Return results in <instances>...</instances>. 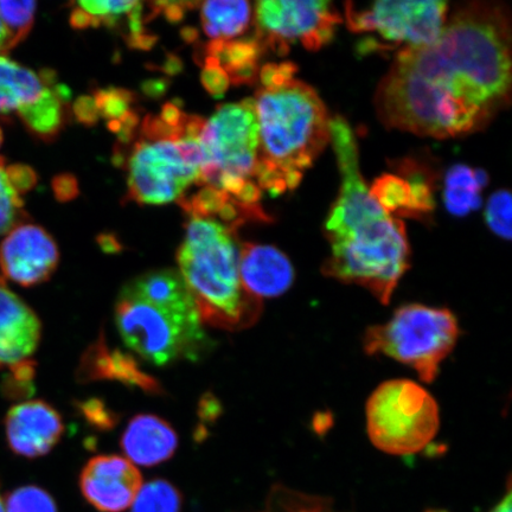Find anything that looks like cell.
<instances>
[{"label":"cell","mask_w":512,"mask_h":512,"mask_svg":"<svg viewBox=\"0 0 512 512\" xmlns=\"http://www.w3.org/2000/svg\"><path fill=\"white\" fill-rule=\"evenodd\" d=\"M510 88L509 12L471 3L447 18L433 42L400 51L375 105L390 128L445 139L482 127L507 104Z\"/></svg>","instance_id":"6da1fadb"},{"label":"cell","mask_w":512,"mask_h":512,"mask_svg":"<svg viewBox=\"0 0 512 512\" xmlns=\"http://www.w3.org/2000/svg\"><path fill=\"white\" fill-rule=\"evenodd\" d=\"M330 143L341 190L325 223L331 255L323 272L342 283L367 288L387 305L409 267L411 248L405 224L371 196L360 169L354 131L341 117L331 119Z\"/></svg>","instance_id":"7a4b0ae2"},{"label":"cell","mask_w":512,"mask_h":512,"mask_svg":"<svg viewBox=\"0 0 512 512\" xmlns=\"http://www.w3.org/2000/svg\"><path fill=\"white\" fill-rule=\"evenodd\" d=\"M296 72L290 62L266 64L254 99L260 132L255 182L273 197L296 189L330 143L329 113Z\"/></svg>","instance_id":"3957f363"},{"label":"cell","mask_w":512,"mask_h":512,"mask_svg":"<svg viewBox=\"0 0 512 512\" xmlns=\"http://www.w3.org/2000/svg\"><path fill=\"white\" fill-rule=\"evenodd\" d=\"M115 323L125 344L158 367L197 361L209 337L178 272H147L127 283L115 303Z\"/></svg>","instance_id":"277c9868"},{"label":"cell","mask_w":512,"mask_h":512,"mask_svg":"<svg viewBox=\"0 0 512 512\" xmlns=\"http://www.w3.org/2000/svg\"><path fill=\"white\" fill-rule=\"evenodd\" d=\"M177 262L203 324L240 331L259 319L261 299L241 283L234 229L213 219L189 217Z\"/></svg>","instance_id":"5b68a950"},{"label":"cell","mask_w":512,"mask_h":512,"mask_svg":"<svg viewBox=\"0 0 512 512\" xmlns=\"http://www.w3.org/2000/svg\"><path fill=\"white\" fill-rule=\"evenodd\" d=\"M458 337V320L450 310L409 304L396 310L386 324L370 326L363 347L369 355L382 354L407 364L422 381L431 383Z\"/></svg>","instance_id":"8992f818"},{"label":"cell","mask_w":512,"mask_h":512,"mask_svg":"<svg viewBox=\"0 0 512 512\" xmlns=\"http://www.w3.org/2000/svg\"><path fill=\"white\" fill-rule=\"evenodd\" d=\"M439 425L438 403L413 381L384 382L367 403L371 443L393 456H412L424 450L437 435Z\"/></svg>","instance_id":"52a82bcc"},{"label":"cell","mask_w":512,"mask_h":512,"mask_svg":"<svg viewBox=\"0 0 512 512\" xmlns=\"http://www.w3.org/2000/svg\"><path fill=\"white\" fill-rule=\"evenodd\" d=\"M200 142L206 157L201 185L216 187L221 177L255 182L260 132L254 99L217 107L204 124Z\"/></svg>","instance_id":"ba28073f"},{"label":"cell","mask_w":512,"mask_h":512,"mask_svg":"<svg viewBox=\"0 0 512 512\" xmlns=\"http://www.w3.org/2000/svg\"><path fill=\"white\" fill-rule=\"evenodd\" d=\"M445 2H375L364 6L348 3L345 18L357 34L381 38L377 48H419L440 35L447 22Z\"/></svg>","instance_id":"9c48e42d"},{"label":"cell","mask_w":512,"mask_h":512,"mask_svg":"<svg viewBox=\"0 0 512 512\" xmlns=\"http://www.w3.org/2000/svg\"><path fill=\"white\" fill-rule=\"evenodd\" d=\"M341 23L334 5L325 0H264L255 5L256 34L265 51L287 53L292 44L318 50L328 44Z\"/></svg>","instance_id":"30bf717a"},{"label":"cell","mask_w":512,"mask_h":512,"mask_svg":"<svg viewBox=\"0 0 512 512\" xmlns=\"http://www.w3.org/2000/svg\"><path fill=\"white\" fill-rule=\"evenodd\" d=\"M202 172L185 158L178 140H142L128 159V198L144 206L182 200Z\"/></svg>","instance_id":"8fae6325"},{"label":"cell","mask_w":512,"mask_h":512,"mask_svg":"<svg viewBox=\"0 0 512 512\" xmlns=\"http://www.w3.org/2000/svg\"><path fill=\"white\" fill-rule=\"evenodd\" d=\"M56 75L40 74L0 55V113L16 114L31 133L51 142L64 125V106L55 92Z\"/></svg>","instance_id":"7c38bea8"},{"label":"cell","mask_w":512,"mask_h":512,"mask_svg":"<svg viewBox=\"0 0 512 512\" xmlns=\"http://www.w3.org/2000/svg\"><path fill=\"white\" fill-rule=\"evenodd\" d=\"M59 261V247L53 236L35 224H19L0 245V270L23 287L46 283Z\"/></svg>","instance_id":"4fadbf2b"},{"label":"cell","mask_w":512,"mask_h":512,"mask_svg":"<svg viewBox=\"0 0 512 512\" xmlns=\"http://www.w3.org/2000/svg\"><path fill=\"white\" fill-rule=\"evenodd\" d=\"M142 486L143 478L136 465L119 456L92 458L80 476L83 497L101 512L130 509Z\"/></svg>","instance_id":"5bb4252c"},{"label":"cell","mask_w":512,"mask_h":512,"mask_svg":"<svg viewBox=\"0 0 512 512\" xmlns=\"http://www.w3.org/2000/svg\"><path fill=\"white\" fill-rule=\"evenodd\" d=\"M6 439L18 456H46L59 444L64 425L59 412L49 403L32 400L12 407L5 418Z\"/></svg>","instance_id":"9a60e30c"},{"label":"cell","mask_w":512,"mask_h":512,"mask_svg":"<svg viewBox=\"0 0 512 512\" xmlns=\"http://www.w3.org/2000/svg\"><path fill=\"white\" fill-rule=\"evenodd\" d=\"M42 325L3 277H0V368L28 361L41 341Z\"/></svg>","instance_id":"2e32d148"},{"label":"cell","mask_w":512,"mask_h":512,"mask_svg":"<svg viewBox=\"0 0 512 512\" xmlns=\"http://www.w3.org/2000/svg\"><path fill=\"white\" fill-rule=\"evenodd\" d=\"M239 272L243 288L258 299L281 296L294 280L293 266L283 252L256 243L240 248Z\"/></svg>","instance_id":"e0dca14e"},{"label":"cell","mask_w":512,"mask_h":512,"mask_svg":"<svg viewBox=\"0 0 512 512\" xmlns=\"http://www.w3.org/2000/svg\"><path fill=\"white\" fill-rule=\"evenodd\" d=\"M121 447L132 464L156 466L174 456L178 437L168 421L142 414L134 416L127 425Z\"/></svg>","instance_id":"ac0fdd59"},{"label":"cell","mask_w":512,"mask_h":512,"mask_svg":"<svg viewBox=\"0 0 512 512\" xmlns=\"http://www.w3.org/2000/svg\"><path fill=\"white\" fill-rule=\"evenodd\" d=\"M79 379L83 381L113 380L138 387L146 393L160 394L162 387L150 375L143 373L130 355L112 350L100 339L86 351L80 368Z\"/></svg>","instance_id":"d6986e66"},{"label":"cell","mask_w":512,"mask_h":512,"mask_svg":"<svg viewBox=\"0 0 512 512\" xmlns=\"http://www.w3.org/2000/svg\"><path fill=\"white\" fill-rule=\"evenodd\" d=\"M265 48L258 34L233 41H211L197 49L196 61L211 57L220 63L234 86L253 85L259 75V61Z\"/></svg>","instance_id":"ffe728a7"},{"label":"cell","mask_w":512,"mask_h":512,"mask_svg":"<svg viewBox=\"0 0 512 512\" xmlns=\"http://www.w3.org/2000/svg\"><path fill=\"white\" fill-rule=\"evenodd\" d=\"M370 194L390 215L418 216L434 206L432 191L422 179L386 175L377 179Z\"/></svg>","instance_id":"44dd1931"},{"label":"cell","mask_w":512,"mask_h":512,"mask_svg":"<svg viewBox=\"0 0 512 512\" xmlns=\"http://www.w3.org/2000/svg\"><path fill=\"white\" fill-rule=\"evenodd\" d=\"M202 27L213 41H233L252 23V6L242 0H215L202 4Z\"/></svg>","instance_id":"7402d4cb"},{"label":"cell","mask_w":512,"mask_h":512,"mask_svg":"<svg viewBox=\"0 0 512 512\" xmlns=\"http://www.w3.org/2000/svg\"><path fill=\"white\" fill-rule=\"evenodd\" d=\"M484 171L469 166L456 165L447 172L445 179V206L451 214L465 216L482 204L480 190L488 184Z\"/></svg>","instance_id":"603a6c76"},{"label":"cell","mask_w":512,"mask_h":512,"mask_svg":"<svg viewBox=\"0 0 512 512\" xmlns=\"http://www.w3.org/2000/svg\"><path fill=\"white\" fill-rule=\"evenodd\" d=\"M182 497L174 485L157 479L142 486L131 512H181Z\"/></svg>","instance_id":"cb8c5ba5"},{"label":"cell","mask_w":512,"mask_h":512,"mask_svg":"<svg viewBox=\"0 0 512 512\" xmlns=\"http://www.w3.org/2000/svg\"><path fill=\"white\" fill-rule=\"evenodd\" d=\"M35 2H4L0 0V21L8 34V50L14 49L27 38L35 22Z\"/></svg>","instance_id":"d4e9b609"},{"label":"cell","mask_w":512,"mask_h":512,"mask_svg":"<svg viewBox=\"0 0 512 512\" xmlns=\"http://www.w3.org/2000/svg\"><path fill=\"white\" fill-rule=\"evenodd\" d=\"M21 196L10 181L5 160L0 157V236L22 224L25 213Z\"/></svg>","instance_id":"484cf974"},{"label":"cell","mask_w":512,"mask_h":512,"mask_svg":"<svg viewBox=\"0 0 512 512\" xmlns=\"http://www.w3.org/2000/svg\"><path fill=\"white\" fill-rule=\"evenodd\" d=\"M6 512H57L54 499L37 486H23L6 497Z\"/></svg>","instance_id":"4316f807"},{"label":"cell","mask_w":512,"mask_h":512,"mask_svg":"<svg viewBox=\"0 0 512 512\" xmlns=\"http://www.w3.org/2000/svg\"><path fill=\"white\" fill-rule=\"evenodd\" d=\"M94 101L99 115L108 121L124 118L136 102V95L124 88L108 87L94 92Z\"/></svg>","instance_id":"83f0119b"},{"label":"cell","mask_w":512,"mask_h":512,"mask_svg":"<svg viewBox=\"0 0 512 512\" xmlns=\"http://www.w3.org/2000/svg\"><path fill=\"white\" fill-rule=\"evenodd\" d=\"M230 200L226 192L207 185L206 188L198 191L196 195L189 200L179 201L185 213L189 217H197V219H211L219 215L224 204Z\"/></svg>","instance_id":"f1b7e54d"},{"label":"cell","mask_w":512,"mask_h":512,"mask_svg":"<svg viewBox=\"0 0 512 512\" xmlns=\"http://www.w3.org/2000/svg\"><path fill=\"white\" fill-rule=\"evenodd\" d=\"M489 228L499 238L511 239V196L509 191L499 190L490 197L485 210Z\"/></svg>","instance_id":"f546056e"},{"label":"cell","mask_w":512,"mask_h":512,"mask_svg":"<svg viewBox=\"0 0 512 512\" xmlns=\"http://www.w3.org/2000/svg\"><path fill=\"white\" fill-rule=\"evenodd\" d=\"M268 512H329L323 499L294 494L285 489L272 492Z\"/></svg>","instance_id":"4dcf8cb0"},{"label":"cell","mask_w":512,"mask_h":512,"mask_svg":"<svg viewBox=\"0 0 512 512\" xmlns=\"http://www.w3.org/2000/svg\"><path fill=\"white\" fill-rule=\"evenodd\" d=\"M139 2H118V0H94V2H80L79 8L87 14L99 18L101 24L107 28H118L120 17L128 16Z\"/></svg>","instance_id":"1f68e13d"},{"label":"cell","mask_w":512,"mask_h":512,"mask_svg":"<svg viewBox=\"0 0 512 512\" xmlns=\"http://www.w3.org/2000/svg\"><path fill=\"white\" fill-rule=\"evenodd\" d=\"M36 364L31 360L15 364L10 369V375L3 383V392L10 399L28 398L34 387Z\"/></svg>","instance_id":"d6a6232c"},{"label":"cell","mask_w":512,"mask_h":512,"mask_svg":"<svg viewBox=\"0 0 512 512\" xmlns=\"http://www.w3.org/2000/svg\"><path fill=\"white\" fill-rule=\"evenodd\" d=\"M203 69L201 82L206 91L215 99L223 98L227 93L230 81L220 63L211 57H206L201 62Z\"/></svg>","instance_id":"836d02e7"},{"label":"cell","mask_w":512,"mask_h":512,"mask_svg":"<svg viewBox=\"0 0 512 512\" xmlns=\"http://www.w3.org/2000/svg\"><path fill=\"white\" fill-rule=\"evenodd\" d=\"M151 6V16L155 17L163 12L166 19L171 23L183 21L187 11L200 4L194 2H156L149 4Z\"/></svg>","instance_id":"e575fe53"},{"label":"cell","mask_w":512,"mask_h":512,"mask_svg":"<svg viewBox=\"0 0 512 512\" xmlns=\"http://www.w3.org/2000/svg\"><path fill=\"white\" fill-rule=\"evenodd\" d=\"M8 172L12 185L21 195L34 188L38 181L36 172L28 165H10L8 166Z\"/></svg>","instance_id":"d590c367"},{"label":"cell","mask_w":512,"mask_h":512,"mask_svg":"<svg viewBox=\"0 0 512 512\" xmlns=\"http://www.w3.org/2000/svg\"><path fill=\"white\" fill-rule=\"evenodd\" d=\"M80 409L85 414L86 419L92 422L94 426L102 428L114 426V414L108 411L104 403L98 400H91L83 402Z\"/></svg>","instance_id":"8d00e7d4"},{"label":"cell","mask_w":512,"mask_h":512,"mask_svg":"<svg viewBox=\"0 0 512 512\" xmlns=\"http://www.w3.org/2000/svg\"><path fill=\"white\" fill-rule=\"evenodd\" d=\"M73 112L78 123L85 126L98 124L100 115L93 96L82 95L76 99Z\"/></svg>","instance_id":"74e56055"},{"label":"cell","mask_w":512,"mask_h":512,"mask_svg":"<svg viewBox=\"0 0 512 512\" xmlns=\"http://www.w3.org/2000/svg\"><path fill=\"white\" fill-rule=\"evenodd\" d=\"M53 190L56 200L59 202H70L79 196V182L72 174L56 176L53 181Z\"/></svg>","instance_id":"f35d334b"},{"label":"cell","mask_w":512,"mask_h":512,"mask_svg":"<svg viewBox=\"0 0 512 512\" xmlns=\"http://www.w3.org/2000/svg\"><path fill=\"white\" fill-rule=\"evenodd\" d=\"M69 23L76 30H83L91 27L99 28L101 25L99 18L87 14L86 11H83L80 8L74 9L72 11V14H70Z\"/></svg>","instance_id":"ab89813d"},{"label":"cell","mask_w":512,"mask_h":512,"mask_svg":"<svg viewBox=\"0 0 512 512\" xmlns=\"http://www.w3.org/2000/svg\"><path fill=\"white\" fill-rule=\"evenodd\" d=\"M170 81L166 79H151L143 83L142 91L151 99H160L168 92Z\"/></svg>","instance_id":"60d3db41"},{"label":"cell","mask_w":512,"mask_h":512,"mask_svg":"<svg viewBox=\"0 0 512 512\" xmlns=\"http://www.w3.org/2000/svg\"><path fill=\"white\" fill-rule=\"evenodd\" d=\"M125 40L128 44V47L130 48L150 50L153 46H155L156 42L158 41V37L143 32V34L139 35H127Z\"/></svg>","instance_id":"b9f144b4"},{"label":"cell","mask_w":512,"mask_h":512,"mask_svg":"<svg viewBox=\"0 0 512 512\" xmlns=\"http://www.w3.org/2000/svg\"><path fill=\"white\" fill-rule=\"evenodd\" d=\"M159 69L166 75L175 76L182 72L183 62L178 56L171 54L166 57L165 62Z\"/></svg>","instance_id":"7bdbcfd3"},{"label":"cell","mask_w":512,"mask_h":512,"mask_svg":"<svg viewBox=\"0 0 512 512\" xmlns=\"http://www.w3.org/2000/svg\"><path fill=\"white\" fill-rule=\"evenodd\" d=\"M98 242L100 247L104 249L107 253H115L118 252L121 248L120 243L118 242L117 238H114V235L112 234H102L98 238Z\"/></svg>","instance_id":"ee69618b"},{"label":"cell","mask_w":512,"mask_h":512,"mask_svg":"<svg viewBox=\"0 0 512 512\" xmlns=\"http://www.w3.org/2000/svg\"><path fill=\"white\" fill-rule=\"evenodd\" d=\"M511 484L510 480L508 482L507 486V494L499 501V503L496 505L494 509H492L490 512H512L511 505Z\"/></svg>","instance_id":"f6af8a7d"},{"label":"cell","mask_w":512,"mask_h":512,"mask_svg":"<svg viewBox=\"0 0 512 512\" xmlns=\"http://www.w3.org/2000/svg\"><path fill=\"white\" fill-rule=\"evenodd\" d=\"M181 36L185 42L194 43L198 40V31L195 28H183Z\"/></svg>","instance_id":"bcb514c9"},{"label":"cell","mask_w":512,"mask_h":512,"mask_svg":"<svg viewBox=\"0 0 512 512\" xmlns=\"http://www.w3.org/2000/svg\"><path fill=\"white\" fill-rule=\"evenodd\" d=\"M8 42V34H6L4 25L2 21H0V55L9 53Z\"/></svg>","instance_id":"7dc6e473"},{"label":"cell","mask_w":512,"mask_h":512,"mask_svg":"<svg viewBox=\"0 0 512 512\" xmlns=\"http://www.w3.org/2000/svg\"><path fill=\"white\" fill-rule=\"evenodd\" d=\"M0 512H6L5 504L2 497H0Z\"/></svg>","instance_id":"c3c4849f"},{"label":"cell","mask_w":512,"mask_h":512,"mask_svg":"<svg viewBox=\"0 0 512 512\" xmlns=\"http://www.w3.org/2000/svg\"><path fill=\"white\" fill-rule=\"evenodd\" d=\"M2 143H3V132H2V128H0V146H2Z\"/></svg>","instance_id":"681fc988"}]
</instances>
